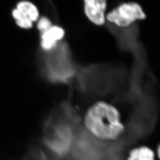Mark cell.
I'll list each match as a JSON object with an SVG mask.
<instances>
[{"label": "cell", "mask_w": 160, "mask_h": 160, "mask_svg": "<svg viewBox=\"0 0 160 160\" xmlns=\"http://www.w3.org/2000/svg\"><path fill=\"white\" fill-rule=\"evenodd\" d=\"M53 24L49 18L46 16H42L36 22V29L40 34L49 29Z\"/></svg>", "instance_id": "cell-7"}, {"label": "cell", "mask_w": 160, "mask_h": 160, "mask_svg": "<svg viewBox=\"0 0 160 160\" xmlns=\"http://www.w3.org/2000/svg\"><path fill=\"white\" fill-rule=\"evenodd\" d=\"M84 125L92 137L102 142H113L125 131L119 109L112 103L98 100L86 111Z\"/></svg>", "instance_id": "cell-1"}, {"label": "cell", "mask_w": 160, "mask_h": 160, "mask_svg": "<svg viewBox=\"0 0 160 160\" xmlns=\"http://www.w3.org/2000/svg\"><path fill=\"white\" fill-rule=\"evenodd\" d=\"M106 22L120 29L130 27L137 22L145 20L147 17L141 4L135 1L123 2L109 9Z\"/></svg>", "instance_id": "cell-2"}, {"label": "cell", "mask_w": 160, "mask_h": 160, "mask_svg": "<svg viewBox=\"0 0 160 160\" xmlns=\"http://www.w3.org/2000/svg\"><path fill=\"white\" fill-rule=\"evenodd\" d=\"M12 18L18 28L23 30H30L40 18L39 9L30 0L18 1L12 10Z\"/></svg>", "instance_id": "cell-3"}, {"label": "cell", "mask_w": 160, "mask_h": 160, "mask_svg": "<svg viewBox=\"0 0 160 160\" xmlns=\"http://www.w3.org/2000/svg\"><path fill=\"white\" fill-rule=\"evenodd\" d=\"M66 35L63 27L53 24L45 32L40 34V48L43 51H51L63 40Z\"/></svg>", "instance_id": "cell-5"}, {"label": "cell", "mask_w": 160, "mask_h": 160, "mask_svg": "<svg viewBox=\"0 0 160 160\" xmlns=\"http://www.w3.org/2000/svg\"><path fill=\"white\" fill-rule=\"evenodd\" d=\"M82 4L83 14L88 22L97 27L106 25L108 0H82Z\"/></svg>", "instance_id": "cell-4"}, {"label": "cell", "mask_w": 160, "mask_h": 160, "mask_svg": "<svg viewBox=\"0 0 160 160\" xmlns=\"http://www.w3.org/2000/svg\"><path fill=\"white\" fill-rule=\"evenodd\" d=\"M155 151L147 145H140L131 149L126 160H155Z\"/></svg>", "instance_id": "cell-6"}]
</instances>
